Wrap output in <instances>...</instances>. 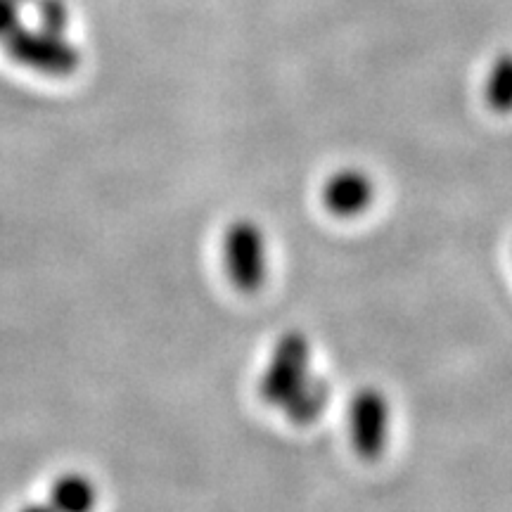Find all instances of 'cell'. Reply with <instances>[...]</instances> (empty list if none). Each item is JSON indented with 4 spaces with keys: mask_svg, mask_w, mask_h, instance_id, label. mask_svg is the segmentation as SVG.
I'll list each match as a JSON object with an SVG mask.
<instances>
[{
    "mask_svg": "<svg viewBox=\"0 0 512 512\" xmlns=\"http://www.w3.org/2000/svg\"><path fill=\"white\" fill-rule=\"evenodd\" d=\"M3 46L15 62L50 76H67L76 72V67L81 64V55L74 43H69L64 34H55V31L41 27L29 29L19 24L5 38Z\"/></svg>",
    "mask_w": 512,
    "mask_h": 512,
    "instance_id": "6da1fadb",
    "label": "cell"
},
{
    "mask_svg": "<svg viewBox=\"0 0 512 512\" xmlns=\"http://www.w3.org/2000/svg\"><path fill=\"white\" fill-rule=\"evenodd\" d=\"M223 268L235 290L254 294L266 280V242L254 221L230 223L221 242Z\"/></svg>",
    "mask_w": 512,
    "mask_h": 512,
    "instance_id": "7a4b0ae2",
    "label": "cell"
},
{
    "mask_svg": "<svg viewBox=\"0 0 512 512\" xmlns=\"http://www.w3.org/2000/svg\"><path fill=\"white\" fill-rule=\"evenodd\" d=\"M311 344L302 332H285L275 344L271 361L259 380V396L268 406H283L304 377L309 375Z\"/></svg>",
    "mask_w": 512,
    "mask_h": 512,
    "instance_id": "3957f363",
    "label": "cell"
},
{
    "mask_svg": "<svg viewBox=\"0 0 512 512\" xmlns=\"http://www.w3.org/2000/svg\"><path fill=\"white\" fill-rule=\"evenodd\" d=\"M349 434L356 453L366 460L382 456L389 437V403L377 389H361L349 408Z\"/></svg>",
    "mask_w": 512,
    "mask_h": 512,
    "instance_id": "277c9868",
    "label": "cell"
},
{
    "mask_svg": "<svg viewBox=\"0 0 512 512\" xmlns=\"http://www.w3.org/2000/svg\"><path fill=\"white\" fill-rule=\"evenodd\" d=\"M373 195L375 190L370 178L356 169L337 171L323 188L325 207L330 214L342 216V219H354L363 214L373 202Z\"/></svg>",
    "mask_w": 512,
    "mask_h": 512,
    "instance_id": "5b68a950",
    "label": "cell"
},
{
    "mask_svg": "<svg viewBox=\"0 0 512 512\" xmlns=\"http://www.w3.org/2000/svg\"><path fill=\"white\" fill-rule=\"evenodd\" d=\"M330 384L323 377L306 375L304 382L287 396L283 408L294 425H311L328 408Z\"/></svg>",
    "mask_w": 512,
    "mask_h": 512,
    "instance_id": "8992f818",
    "label": "cell"
},
{
    "mask_svg": "<svg viewBox=\"0 0 512 512\" xmlns=\"http://www.w3.org/2000/svg\"><path fill=\"white\" fill-rule=\"evenodd\" d=\"M486 105L498 114L512 112V55L503 53L491 64L484 86Z\"/></svg>",
    "mask_w": 512,
    "mask_h": 512,
    "instance_id": "52a82bcc",
    "label": "cell"
},
{
    "mask_svg": "<svg viewBox=\"0 0 512 512\" xmlns=\"http://www.w3.org/2000/svg\"><path fill=\"white\" fill-rule=\"evenodd\" d=\"M50 501L55 508L81 512L93 508L95 503V489L86 477L81 475H67L60 477L50 489Z\"/></svg>",
    "mask_w": 512,
    "mask_h": 512,
    "instance_id": "ba28073f",
    "label": "cell"
},
{
    "mask_svg": "<svg viewBox=\"0 0 512 512\" xmlns=\"http://www.w3.org/2000/svg\"><path fill=\"white\" fill-rule=\"evenodd\" d=\"M36 8L38 27L55 34H64L69 24V8L64 0H34L31 3Z\"/></svg>",
    "mask_w": 512,
    "mask_h": 512,
    "instance_id": "9c48e42d",
    "label": "cell"
},
{
    "mask_svg": "<svg viewBox=\"0 0 512 512\" xmlns=\"http://www.w3.org/2000/svg\"><path fill=\"white\" fill-rule=\"evenodd\" d=\"M22 24V5L15 0H0V43Z\"/></svg>",
    "mask_w": 512,
    "mask_h": 512,
    "instance_id": "30bf717a",
    "label": "cell"
},
{
    "mask_svg": "<svg viewBox=\"0 0 512 512\" xmlns=\"http://www.w3.org/2000/svg\"><path fill=\"white\" fill-rule=\"evenodd\" d=\"M15 3H19V5H31V3H34V0H15Z\"/></svg>",
    "mask_w": 512,
    "mask_h": 512,
    "instance_id": "8fae6325",
    "label": "cell"
}]
</instances>
